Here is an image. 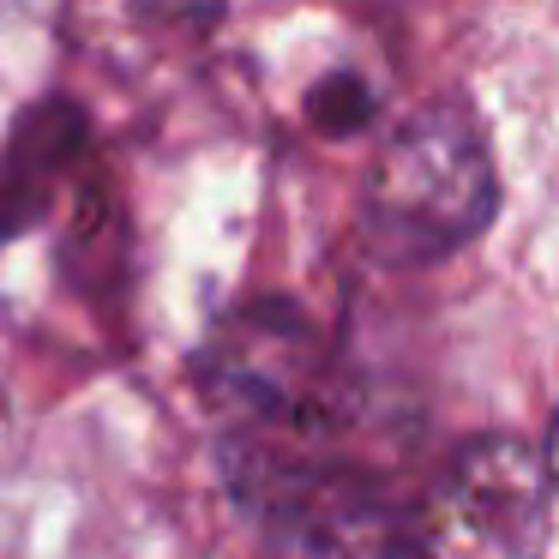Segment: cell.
Returning <instances> with one entry per match:
<instances>
[{"instance_id":"1","label":"cell","mask_w":559,"mask_h":559,"mask_svg":"<svg viewBox=\"0 0 559 559\" xmlns=\"http://www.w3.org/2000/svg\"><path fill=\"white\" fill-rule=\"evenodd\" d=\"M493 163L457 103H427L385 139L367 181L373 241L397 259H445L493 217Z\"/></svg>"},{"instance_id":"6","label":"cell","mask_w":559,"mask_h":559,"mask_svg":"<svg viewBox=\"0 0 559 559\" xmlns=\"http://www.w3.org/2000/svg\"><path fill=\"white\" fill-rule=\"evenodd\" d=\"M379 109V97L367 91V79L355 73H331L325 85L313 91V121L325 127V133H355V127H367Z\"/></svg>"},{"instance_id":"2","label":"cell","mask_w":559,"mask_h":559,"mask_svg":"<svg viewBox=\"0 0 559 559\" xmlns=\"http://www.w3.org/2000/svg\"><path fill=\"white\" fill-rule=\"evenodd\" d=\"M547 463L511 433H481L439 469L415 518V559H542Z\"/></svg>"},{"instance_id":"5","label":"cell","mask_w":559,"mask_h":559,"mask_svg":"<svg viewBox=\"0 0 559 559\" xmlns=\"http://www.w3.org/2000/svg\"><path fill=\"white\" fill-rule=\"evenodd\" d=\"M79 151V115L73 109H43L25 121L13 145V169H0V235H19L49 199V175L67 169Z\"/></svg>"},{"instance_id":"4","label":"cell","mask_w":559,"mask_h":559,"mask_svg":"<svg viewBox=\"0 0 559 559\" xmlns=\"http://www.w3.org/2000/svg\"><path fill=\"white\" fill-rule=\"evenodd\" d=\"M271 559H397V518L355 475H295L277 487Z\"/></svg>"},{"instance_id":"7","label":"cell","mask_w":559,"mask_h":559,"mask_svg":"<svg viewBox=\"0 0 559 559\" xmlns=\"http://www.w3.org/2000/svg\"><path fill=\"white\" fill-rule=\"evenodd\" d=\"M547 475L559 481V421H554V439H547Z\"/></svg>"},{"instance_id":"3","label":"cell","mask_w":559,"mask_h":559,"mask_svg":"<svg viewBox=\"0 0 559 559\" xmlns=\"http://www.w3.org/2000/svg\"><path fill=\"white\" fill-rule=\"evenodd\" d=\"M199 379L217 409L271 427H301L319 421L331 403V349L301 307L253 301L217 325Z\"/></svg>"}]
</instances>
